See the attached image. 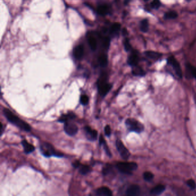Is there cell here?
<instances>
[{
    "label": "cell",
    "mask_w": 196,
    "mask_h": 196,
    "mask_svg": "<svg viewBox=\"0 0 196 196\" xmlns=\"http://www.w3.org/2000/svg\"><path fill=\"white\" fill-rule=\"evenodd\" d=\"M64 130L67 135L70 136H73L78 133V129L74 123L67 122L64 123Z\"/></svg>",
    "instance_id": "cell-8"
},
{
    "label": "cell",
    "mask_w": 196,
    "mask_h": 196,
    "mask_svg": "<svg viewBox=\"0 0 196 196\" xmlns=\"http://www.w3.org/2000/svg\"><path fill=\"white\" fill-rule=\"evenodd\" d=\"M81 165V164L80 162L78 161H75V162L73 164V166L74 168H80Z\"/></svg>",
    "instance_id": "cell-35"
},
{
    "label": "cell",
    "mask_w": 196,
    "mask_h": 196,
    "mask_svg": "<svg viewBox=\"0 0 196 196\" xmlns=\"http://www.w3.org/2000/svg\"><path fill=\"white\" fill-rule=\"evenodd\" d=\"M140 187L137 185H131L127 190V196H139Z\"/></svg>",
    "instance_id": "cell-11"
},
{
    "label": "cell",
    "mask_w": 196,
    "mask_h": 196,
    "mask_svg": "<svg viewBox=\"0 0 196 196\" xmlns=\"http://www.w3.org/2000/svg\"><path fill=\"white\" fill-rule=\"evenodd\" d=\"M165 190V186L162 184L158 185L155 187H154L152 190L151 193L155 195H159L162 193Z\"/></svg>",
    "instance_id": "cell-17"
},
{
    "label": "cell",
    "mask_w": 196,
    "mask_h": 196,
    "mask_svg": "<svg viewBox=\"0 0 196 196\" xmlns=\"http://www.w3.org/2000/svg\"><path fill=\"white\" fill-rule=\"evenodd\" d=\"M124 45L125 50L127 52H128V51H130L131 50V44L130 43V41H129V40L128 39H126L124 40Z\"/></svg>",
    "instance_id": "cell-30"
},
{
    "label": "cell",
    "mask_w": 196,
    "mask_h": 196,
    "mask_svg": "<svg viewBox=\"0 0 196 196\" xmlns=\"http://www.w3.org/2000/svg\"><path fill=\"white\" fill-rule=\"evenodd\" d=\"M186 68L187 69L188 75L196 79V67L190 64H188L186 66Z\"/></svg>",
    "instance_id": "cell-19"
},
{
    "label": "cell",
    "mask_w": 196,
    "mask_h": 196,
    "mask_svg": "<svg viewBox=\"0 0 196 196\" xmlns=\"http://www.w3.org/2000/svg\"><path fill=\"white\" fill-rule=\"evenodd\" d=\"M104 131H105V134L107 136H109L111 134V127L109 125H107L105 127V129H104Z\"/></svg>",
    "instance_id": "cell-33"
},
{
    "label": "cell",
    "mask_w": 196,
    "mask_h": 196,
    "mask_svg": "<svg viewBox=\"0 0 196 196\" xmlns=\"http://www.w3.org/2000/svg\"><path fill=\"white\" fill-rule=\"evenodd\" d=\"M40 150L42 154L47 157H50L51 156L62 157L63 156V154L62 153L56 151L54 147L50 143H45L41 145Z\"/></svg>",
    "instance_id": "cell-3"
},
{
    "label": "cell",
    "mask_w": 196,
    "mask_h": 196,
    "mask_svg": "<svg viewBox=\"0 0 196 196\" xmlns=\"http://www.w3.org/2000/svg\"><path fill=\"white\" fill-rule=\"evenodd\" d=\"M75 118V115L73 112H69L67 114H65L62 115L59 119L58 120V122L61 123H66L69 122L70 120H72Z\"/></svg>",
    "instance_id": "cell-14"
},
{
    "label": "cell",
    "mask_w": 196,
    "mask_h": 196,
    "mask_svg": "<svg viewBox=\"0 0 196 196\" xmlns=\"http://www.w3.org/2000/svg\"><path fill=\"white\" fill-rule=\"evenodd\" d=\"M3 124H2V123H1V135H2V133H3Z\"/></svg>",
    "instance_id": "cell-38"
},
{
    "label": "cell",
    "mask_w": 196,
    "mask_h": 196,
    "mask_svg": "<svg viewBox=\"0 0 196 196\" xmlns=\"http://www.w3.org/2000/svg\"><path fill=\"white\" fill-rule=\"evenodd\" d=\"M99 142H100V144L101 145V144H103L104 143H105V140H104V137L101 135L100 137V138H99Z\"/></svg>",
    "instance_id": "cell-36"
},
{
    "label": "cell",
    "mask_w": 196,
    "mask_h": 196,
    "mask_svg": "<svg viewBox=\"0 0 196 196\" xmlns=\"http://www.w3.org/2000/svg\"><path fill=\"white\" fill-rule=\"evenodd\" d=\"M125 124L129 131L137 133H140L144 129L143 125L140 122L133 118L127 119L125 121Z\"/></svg>",
    "instance_id": "cell-4"
},
{
    "label": "cell",
    "mask_w": 196,
    "mask_h": 196,
    "mask_svg": "<svg viewBox=\"0 0 196 196\" xmlns=\"http://www.w3.org/2000/svg\"><path fill=\"white\" fill-rule=\"evenodd\" d=\"M139 60V56L137 52H133L128 57V63L132 67H135L138 65Z\"/></svg>",
    "instance_id": "cell-13"
},
{
    "label": "cell",
    "mask_w": 196,
    "mask_h": 196,
    "mask_svg": "<svg viewBox=\"0 0 196 196\" xmlns=\"http://www.w3.org/2000/svg\"><path fill=\"white\" fill-rule=\"evenodd\" d=\"M187 184L192 189H195L196 188V182L192 179H190L188 180L187 181Z\"/></svg>",
    "instance_id": "cell-31"
},
{
    "label": "cell",
    "mask_w": 196,
    "mask_h": 196,
    "mask_svg": "<svg viewBox=\"0 0 196 196\" xmlns=\"http://www.w3.org/2000/svg\"><path fill=\"white\" fill-rule=\"evenodd\" d=\"M121 28V25L118 23H114L112 25L111 29V32L112 34H117Z\"/></svg>",
    "instance_id": "cell-25"
},
{
    "label": "cell",
    "mask_w": 196,
    "mask_h": 196,
    "mask_svg": "<svg viewBox=\"0 0 196 196\" xmlns=\"http://www.w3.org/2000/svg\"><path fill=\"white\" fill-rule=\"evenodd\" d=\"M144 1H148V0H144Z\"/></svg>",
    "instance_id": "cell-40"
},
{
    "label": "cell",
    "mask_w": 196,
    "mask_h": 196,
    "mask_svg": "<svg viewBox=\"0 0 196 196\" xmlns=\"http://www.w3.org/2000/svg\"><path fill=\"white\" fill-rule=\"evenodd\" d=\"M21 143H22V145L24 147V152L26 153L29 154V153L33 152L35 150V147L32 144H30L27 140H23Z\"/></svg>",
    "instance_id": "cell-15"
},
{
    "label": "cell",
    "mask_w": 196,
    "mask_h": 196,
    "mask_svg": "<svg viewBox=\"0 0 196 196\" xmlns=\"http://www.w3.org/2000/svg\"><path fill=\"white\" fill-rule=\"evenodd\" d=\"M116 146L121 157L125 160H128L130 156V153L123 143L120 140H117Z\"/></svg>",
    "instance_id": "cell-6"
},
{
    "label": "cell",
    "mask_w": 196,
    "mask_h": 196,
    "mask_svg": "<svg viewBox=\"0 0 196 196\" xmlns=\"http://www.w3.org/2000/svg\"><path fill=\"white\" fill-rule=\"evenodd\" d=\"M96 196H113L112 190L107 186L101 187L96 190Z\"/></svg>",
    "instance_id": "cell-10"
},
{
    "label": "cell",
    "mask_w": 196,
    "mask_h": 196,
    "mask_svg": "<svg viewBox=\"0 0 196 196\" xmlns=\"http://www.w3.org/2000/svg\"><path fill=\"white\" fill-rule=\"evenodd\" d=\"M97 87L100 95L105 96L110 91L112 88V84L108 82V74L106 72H103L97 82Z\"/></svg>",
    "instance_id": "cell-2"
},
{
    "label": "cell",
    "mask_w": 196,
    "mask_h": 196,
    "mask_svg": "<svg viewBox=\"0 0 196 196\" xmlns=\"http://www.w3.org/2000/svg\"><path fill=\"white\" fill-rule=\"evenodd\" d=\"M80 102L84 106L87 105L88 104V103H89V98H88V96L87 95H82L81 96V98H80Z\"/></svg>",
    "instance_id": "cell-29"
},
{
    "label": "cell",
    "mask_w": 196,
    "mask_h": 196,
    "mask_svg": "<svg viewBox=\"0 0 196 196\" xmlns=\"http://www.w3.org/2000/svg\"><path fill=\"white\" fill-rule=\"evenodd\" d=\"M99 64L103 67H105L108 65V57L105 54H101L98 57Z\"/></svg>",
    "instance_id": "cell-21"
},
{
    "label": "cell",
    "mask_w": 196,
    "mask_h": 196,
    "mask_svg": "<svg viewBox=\"0 0 196 196\" xmlns=\"http://www.w3.org/2000/svg\"><path fill=\"white\" fill-rule=\"evenodd\" d=\"M132 74L135 76H144L145 75V72L141 67L136 65L133 67Z\"/></svg>",
    "instance_id": "cell-22"
},
{
    "label": "cell",
    "mask_w": 196,
    "mask_h": 196,
    "mask_svg": "<svg viewBox=\"0 0 196 196\" xmlns=\"http://www.w3.org/2000/svg\"><path fill=\"white\" fill-rule=\"evenodd\" d=\"M123 34L124 35V36H125V35H127V29H123Z\"/></svg>",
    "instance_id": "cell-37"
},
{
    "label": "cell",
    "mask_w": 196,
    "mask_h": 196,
    "mask_svg": "<svg viewBox=\"0 0 196 196\" xmlns=\"http://www.w3.org/2000/svg\"><path fill=\"white\" fill-rule=\"evenodd\" d=\"M144 54L148 57L151 59H153V60H158L162 56L161 54L159 52H154V51H146Z\"/></svg>",
    "instance_id": "cell-20"
},
{
    "label": "cell",
    "mask_w": 196,
    "mask_h": 196,
    "mask_svg": "<svg viewBox=\"0 0 196 196\" xmlns=\"http://www.w3.org/2000/svg\"><path fill=\"white\" fill-rule=\"evenodd\" d=\"M188 1H190V0H188Z\"/></svg>",
    "instance_id": "cell-41"
},
{
    "label": "cell",
    "mask_w": 196,
    "mask_h": 196,
    "mask_svg": "<svg viewBox=\"0 0 196 196\" xmlns=\"http://www.w3.org/2000/svg\"><path fill=\"white\" fill-rule=\"evenodd\" d=\"M143 177L145 180L147 181H150L153 179L154 174L150 171H145L143 174Z\"/></svg>",
    "instance_id": "cell-27"
},
{
    "label": "cell",
    "mask_w": 196,
    "mask_h": 196,
    "mask_svg": "<svg viewBox=\"0 0 196 196\" xmlns=\"http://www.w3.org/2000/svg\"><path fill=\"white\" fill-rule=\"evenodd\" d=\"M84 131L86 137L89 140H95L97 139L98 133L96 130L91 129L89 126H86L84 127Z\"/></svg>",
    "instance_id": "cell-9"
},
{
    "label": "cell",
    "mask_w": 196,
    "mask_h": 196,
    "mask_svg": "<svg viewBox=\"0 0 196 196\" xmlns=\"http://www.w3.org/2000/svg\"><path fill=\"white\" fill-rule=\"evenodd\" d=\"M109 7L107 5H100L97 8V13L101 15V16H105L109 12Z\"/></svg>",
    "instance_id": "cell-16"
},
{
    "label": "cell",
    "mask_w": 196,
    "mask_h": 196,
    "mask_svg": "<svg viewBox=\"0 0 196 196\" xmlns=\"http://www.w3.org/2000/svg\"><path fill=\"white\" fill-rule=\"evenodd\" d=\"M129 1H130V0H125V2H124L125 4H127Z\"/></svg>",
    "instance_id": "cell-39"
},
{
    "label": "cell",
    "mask_w": 196,
    "mask_h": 196,
    "mask_svg": "<svg viewBox=\"0 0 196 196\" xmlns=\"http://www.w3.org/2000/svg\"><path fill=\"white\" fill-rule=\"evenodd\" d=\"M103 145H104V149H105V152H106L107 154L109 157H111V155H111V151H110L109 148H108L107 144V143H106V142L104 143L103 144Z\"/></svg>",
    "instance_id": "cell-34"
},
{
    "label": "cell",
    "mask_w": 196,
    "mask_h": 196,
    "mask_svg": "<svg viewBox=\"0 0 196 196\" xmlns=\"http://www.w3.org/2000/svg\"><path fill=\"white\" fill-rule=\"evenodd\" d=\"M91 171L90 168L87 166V165H81L80 167V173L83 175H85L87 174V173H89L90 171Z\"/></svg>",
    "instance_id": "cell-24"
},
{
    "label": "cell",
    "mask_w": 196,
    "mask_h": 196,
    "mask_svg": "<svg viewBox=\"0 0 196 196\" xmlns=\"http://www.w3.org/2000/svg\"><path fill=\"white\" fill-rule=\"evenodd\" d=\"M168 64L172 66L177 76H179L180 78H181L182 77V72L180 65L178 62V61L173 56H171L168 58Z\"/></svg>",
    "instance_id": "cell-7"
},
{
    "label": "cell",
    "mask_w": 196,
    "mask_h": 196,
    "mask_svg": "<svg viewBox=\"0 0 196 196\" xmlns=\"http://www.w3.org/2000/svg\"><path fill=\"white\" fill-rule=\"evenodd\" d=\"M140 29L143 32H146L148 30V21L147 19H144L141 22Z\"/></svg>",
    "instance_id": "cell-23"
},
{
    "label": "cell",
    "mask_w": 196,
    "mask_h": 196,
    "mask_svg": "<svg viewBox=\"0 0 196 196\" xmlns=\"http://www.w3.org/2000/svg\"><path fill=\"white\" fill-rule=\"evenodd\" d=\"M118 170L124 174H131L132 171L138 168V165L135 162H121L116 165Z\"/></svg>",
    "instance_id": "cell-5"
},
{
    "label": "cell",
    "mask_w": 196,
    "mask_h": 196,
    "mask_svg": "<svg viewBox=\"0 0 196 196\" xmlns=\"http://www.w3.org/2000/svg\"><path fill=\"white\" fill-rule=\"evenodd\" d=\"M87 41L91 50L93 51H95L97 49V43L96 38L93 36H90L87 38Z\"/></svg>",
    "instance_id": "cell-18"
},
{
    "label": "cell",
    "mask_w": 196,
    "mask_h": 196,
    "mask_svg": "<svg viewBox=\"0 0 196 196\" xmlns=\"http://www.w3.org/2000/svg\"><path fill=\"white\" fill-rule=\"evenodd\" d=\"M160 5H161V2L159 0H154L151 3V6L155 9L159 8Z\"/></svg>",
    "instance_id": "cell-32"
},
{
    "label": "cell",
    "mask_w": 196,
    "mask_h": 196,
    "mask_svg": "<svg viewBox=\"0 0 196 196\" xmlns=\"http://www.w3.org/2000/svg\"><path fill=\"white\" fill-rule=\"evenodd\" d=\"M3 113L8 120L13 124L15 125L23 130L26 131H30L31 127L27 123L16 116L8 109H4L3 110Z\"/></svg>",
    "instance_id": "cell-1"
},
{
    "label": "cell",
    "mask_w": 196,
    "mask_h": 196,
    "mask_svg": "<svg viewBox=\"0 0 196 196\" xmlns=\"http://www.w3.org/2000/svg\"><path fill=\"white\" fill-rule=\"evenodd\" d=\"M73 55L76 59L81 60L84 55V48L82 45L75 47L73 51Z\"/></svg>",
    "instance_id": "cell-12"
},
{
    "label": "cell",
    "mask_w": 196,
    "mask_h": 196,
    "mask_svg": "<svg viewBox=\"0 0 196 196\" xmlns=\"http://www.w3.org/2000/svg\"><path fill=\"white\" fill-rule=\"evenodd\" d=\"M177 16H178L177 13L174 11H170V12H167L165 15V17L168 19H175Z\"/></svg>",
    "instance_id": "cell-26"
},
{
    "label": "cell",
    "mask_w": 196,
    "mask_h": 196,
    "mask_svg": "<svg viewBox=\"0 0 196 196\" xmlns=\"http://www.w3.org/2000/svg\"><path fill=\"white\" fill-rule=\"evenodd\" d=\"M111 40L108 37H105L103 39V45L105 49H108L110 46Z\"/></svg>",
    "instance_id": "cell-28"
}]
</instances>
